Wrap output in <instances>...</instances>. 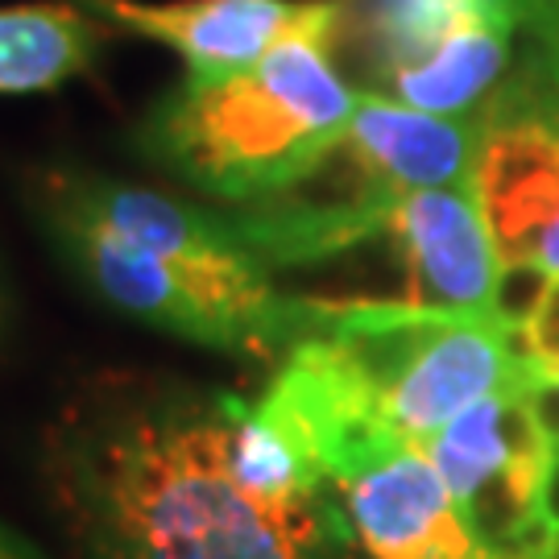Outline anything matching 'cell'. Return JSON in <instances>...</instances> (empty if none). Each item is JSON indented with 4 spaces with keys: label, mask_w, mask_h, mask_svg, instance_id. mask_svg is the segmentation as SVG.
<instances>
[{
    "label": "cell",
    "mask_w": 559,
    "mask_h": 559,
    "mask_svg": "<svg viewBox=\"0 0 559 559\" xmlns=\"http://www.w3.org/2000/svg\"><path fill=\"white\" fill-rule=\"evenodd\" d=\"M233 394L129 402L71 436L62 485L96 559H336V501L258 498L228 448Z\"/></svg>",
    "instance_id": "1"
},
{
    "label": "cell",
    "mask_w": 559,
    "mask_h": 559,
    "mask_svg": "<svg viewBox=\"0 0 559 559\" xmlns=\"http://www.w3.org/2000/svg\"><path fill=\"white\" fill-rule=\"evenodd\" d=\"M34 212L104 302L158 332L282 360L311 328V299L278 286L233 216L80 170L46 175Z\"/></svg>",
    "instance_id": "2"
},
{
    "label": "cell",
    "mask_w": 559,
    "mask_h": 559,
    "mask_svg": "<svg viewBox=\"0 0 559 559\" xmlns=\"http://www.w3.org/2000/svg\"><path fill=\"white\" fill-rule=\"evenodd\" d=\"M336 41L340 9L249 67L187 75L145 117L141 150L216 200H278L328 158L357 112Z\"/></svg>",
    "instance_id": "3"
},
{
    "label": "cell",
    "mask_w": 559,
    "mask_h": 559,
    "mask_svg": "<svg viewBox=\"0 0 559 559\" xmlns=\"http://www.w3.org/2000/svg\"><path fill=\"white\" fill-rule=\"evenodd\" d=\"M258 258L282 274L381 253L399 299L460 316H501V265L468 187L278 195L233 216Z\"/></svg>",
    "instance_id": "4"
},
{
    "label": "cell",
    "mask_w": 559,
    "mask_h": 559,
    "mask_svg": "<svg viewBox=\"0 0 559 559\" xmlns=\"http://www.w3.org/2000/svg\"><path fill=\"white\" fill-rule=\"evenodd\" d=\"M311 299V328L340 357L378 427L427 448L460 411L522 381L514 328L498 316H460L385 299Z\"/></svg>",
    "instance_id": "5"
},
{
    "label": "cell",
    "mask_w": 559,
    "mask_h": 559,
    "mask_svg": "<svg viewBox=\"0 0 559 559\" xmlns=\"http://www.w3.org/2000/svg\"><path fill=\"white\" fill-rule=\"evenodd\" d=\"M468 191L501 265V316L510 323L559 278V62L531 50L477 112Z\"/></svg>",
    "instance_id": "6"
},
{
    "label": "cell",
    "mask_w": 559,
    "mask_h": 559,
    "mask_svg": "<svg viewBox=\"0 0 559 559\" xmlns=\"http://www.w3.org/2000/svg\"><path fill=\"white\" fill-rule=\"evenodd\" d=\"M522 0H340V41H353L369 87L390 100L477 117L514 71Z\"/></svg>",
    "instance_id": "7"
},
{
    "label": "cell",
    "mask_w": 559,
    "mask_h": 559,
    "mask_svg": "<svg viewBox=\"0 0 559 559\" xmlns=\"http://www.w3.org/2000/svg\"><path fill=\"white\" fill-rule=\"evenodd\" d=\"M427 456L489 559H559V448L522 381L460 411L427 440Z\"/></svg>",
    "instance_id": "8"
},
{
    "label": "cell",
    "mask_w": 559,
    "mask_h": 559,
    "mask_svg": "<svg viewBox=\"0 0 559 559\" xmlns=\"http://www.w3.org/2000/svg\"><path fill=\"white\" fill-rule=\"evenodd\" d=\"M477 158V117H436L406 104L360 92L328 158L286 195H360V191H427L468 187Z\"/></svg>",
    "instance_id": "9"
},
{
    "label": "cell",
    "mask_w": 559,
    "mask_h": 559,
    "mask_svg": "<svg viewBox=\"0 0 559 559\" xmlns=\"http://www.w3.org/2000/svg\"><path fill=\"white\" fill-rule=\"evenodd\" d=\"M336 506L369 559H489L427 448H394L336 480Z\"/></svg>",
    "instance_id": "10"
},
{
    "label": "cell",
    "mask_w": 559,
    "mask_h": 559,
    "mask_svg": "<svg viewBox=\"0 0 559 559\" xmlns=\"http://www.w3.org/2000/svg\"><path fill=\"white\" fill-rule=\"evenodd\" d=\"M187 62V75H224L265 59L274 46L332 17L340 0H80Z\"/></svg>",
    "instance_id": "11"
},
{
    "label": "cell",
    "mask_w": 559,
    "mask_h": 559,
    "mask_svg": "<svg viewBox=\"0 0 559 559\" xmlns=\"http://www.w3.org/2000/svg\"><path fill=\"white\" fill-rule=\"evenodd\" d=\"M104 29L96 13L62 0L0 4V96L55 92L92 71Z\"/></svg>",
    "instance_id": "12"
},
{
    "label": "cell",
    "mask_w": 559,
    "mask_h": 559,
    "mask_svg": "<svg viewBox=\"0 0 559 559\" xmlns=\"http://www.w3.org/2000/svg\"><path fill=\"white\" fill-rule=\"evenodd\" d=\"M519 353L526 360H559V278L510 320Z\"/></svg>",
    "instance_id": "13"
},
{
    "label": "cell",
    "mask_w": 559,
    "mask_h": 559,
    "mask_svg": "<svg viewBox=\"0 0 559 559\" xmlns=\"http://www.w3.org/2000/svg\"><path fill=\"white\" fill-rule=\"evenodd\" d=\"M522 390L535 406L543 427L551 431L559 448V360H526L522 357Z\"/></svg>",
    "instance_id": "14"
},
{
    "label": "cell",
    "mask_w": 559,
    "mask_h": 559,
    "mask_svg": "<svg viewBox=\"0 0 559 559\" xmlns=\"http://www.w3.org/2000/svg\"><path fill=\"white\" fill-rule=\"evenodd\" d=\"M526 38L535 41V46H539L543 55H551V59L559 62V13H547V17L535 21Z\"/></svg>",
    "instance_id": "15"
},
{
    "label": "cell",
    "mask_w": 559,
    "mask_h": 559,
    "mask_svg": "<svg viewBox=\"0 0 559 559\" xmlns=\"http://www.w3.org/2000/svg\"><path fill=\"white\" fill-rule=\"evenodd\" d=\"M0 559H41V556L21 539V535H13V531L0 526Z\"/></svg>",
    "instance_id": "16"
},
{
    "label": "cell",
    "mask_w": 559,
    "mask_h": 559,
    "mask_svg": "<svg viewBox=\"0 0 559 559\" xmlns=\"http://www.w3.org/2000/svg\"><path fill=\"white\" fill-rule=\"evenodd\" d=\"M559 0H522V9H526V29H531V21L543 17L547 9H556Z\"/></svg>",
    "instance_id": "17"
},
{
    "label": "cell",
    "mask_w": 559,
    "mask_h": 559,
    "mask_svg": "<svg viewBox=\"0 0 559 559\" xmlns=\"http://www.w3.org/2000/svg\"><path fill=\"white\" fill-rule=\"evenodd\" d=\"M556 522H559V473H556Z\"/></svg>",
    "instance_id": "18"
},
{
    "label": "cell",
    "mask_w": 559,
    "mask_h": 559,
    "mask_svg": "<svg viewBox=\"0 0 559 559\" xmlns=\"http://www.w3.org/2000/svg\"><path fill=\"white\" fill-rule=\"evenodd\" d=\"M547 13H559V4H556V9H547ZM547 13H543V17H547ZM535 21H539V17H535Z\"/></svg>",
    "instance_id": "19"
}]
</instances>
